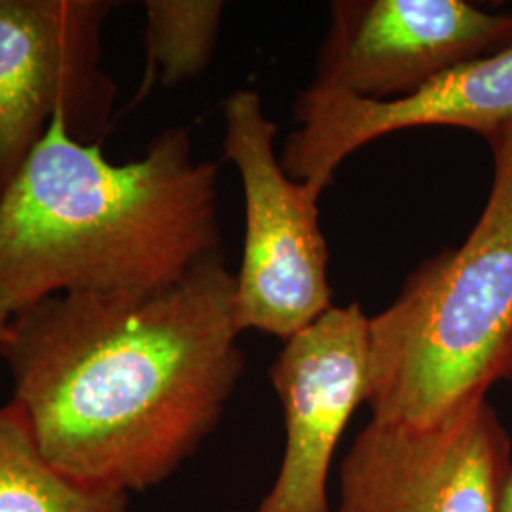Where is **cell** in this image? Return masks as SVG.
<instances>
[{
	"label": "cell",
	"mask_w": 512,
	"mask_h": 512,
	"mask_svg": "<svg viewBox=\"0 0 512 512\" xmlns=\"http://www.w3.org/2000/svg\"><path fill=\"white\" fill-rule=\"evenodd\" d=\"M224 251L143 294L50 296L8 321L0 357L40 454L131 494L173 475L219 425L245 368Z\"/></svg>",
	"instance_id": "cell-1"
},
{
	"label": "cell",
	"mask_w": 512,
	"mask_h": 512,
	"mask_svg": "<svg viewBox=\"0 0 512 512\" xmlns=\"http://www.w3.org/2000/svg\"><path fill=\"white\" fill-rule=\"evenodd\" d=\"M222 251L219 165L190 129L114 164L54 118L0 194V317L50 296L160 291Z\"/></svg>",
	"instance_id": "cell-2"
},
{
	"label": "cell",
	"mask_w": 512,
	"mask_h": 512,
	"mask_svg": "<svg viewBox=\"0 0 512 512\" xmlns=\"http://www.w3.org/2000/svg\"><path fill=\"white\" fill-rule=\"evenodd\" d=\"M484 139L494 181L475 228L427 258L370 317L374 421L433 427L512 382V122Z\"/></svg>",
	"instance_id": "cell-3"
},
{
	"label": "cell",
	"mask_w": 512,
	"mask_h": 512,
	"mask_svg": "<svg viewBox=\"0 0 512 512\" xmlns=\"http://www.w3.org/2000/svg\"><path fill=\"white\" fill-rule=\"evenodd\" d=\"M224 160L243 186L245 238L236 274V321L287 342L332 308L329 247L319 194L294 181L275 154L277 126L253 90L222 103Z\"/></svg>",
	"instance_id": "cell-4"
},
{
	"label": "cell",
	"mask_w": 512,
	"mask_h": 512,
	"mask_svg": "<svg viewBox=\"0 0 512 512\" xmlns=\"http://www.w3.org/2000/svg\"><path fill=\"white\" fill-rule=\"evenodd\" d=\"M112 0H0V194L54 118L103 145L118 88L103 69Z\"/></svg>",
	"instance_id": "cell-5"
},
{
	"label": "cell",
	"mask_w": 512,
	"mask_h": 512,
	"mask_svg": "<svg viewBox=\"0 0 512 512\" xmlns=\"http://www.w3.org/2000/svg\"><path fill=\"white\" fill-rule=\"evenodd\" d=\"M511 467L488 397L423 429L370 420L342 459L334 512H499Z\"/></svg>",
	"instance_id": "cell-6"
},
{
	"label": "cell",
	"mask_w": 512,
	"mask_h": 512,
	"mask_svg": "<svg viewBox=\"0 0 512 512\" xmlns=\"http://www.w3.org/2000/svg\"><path fill=\"white\" fill-rule=\"evenodd\" d=\"M511 46L512 10L465 0H336L310 86L387 101Z\"/></svg>",
	"instance_id": "cell-7"
},
{
	"label": "cell",
	"mask_w": 512,
	"mask_h": 512,
	"mask_svg": "<svg viewBox=\"0 0 512 512\" xmlns=\"http://www.w3.org/2000/svg\"><path fill=\"white\" fill-rule=\"evenodd\" d=\"M283 408L285 452L255 512H330V465L370 382V317L332 306L285 342L270 368Z\"/></svg>",
	"instance_id": "cell-8"
},
{
	"label": "cell",
	"mask_w": 512,
	"mask_h": 512,
	"mask_svg": "<svg viewBox=\"0 0 512 512\" xmlns=\"http://www.w3.org/2000/svg\"><path fill=\"white\" fill-rule=\"evenodd\" d=\"M294 122L298 128L285 141L281 165L291 179L323 194L351 154L385 135L442 126L486 137L507 126L512 122V46L387 101L308 86L296 99Z\"/></svg>",
	"instance_id": "cell-9"
},
{
	"label": "cell",
	"mask_w": 512,
	"mask_h": 512,
	"mask_svg": "<svg viewBox=\"0 0 512 512\" xmlns=\"http://www.w3.org/2000/svg\"><path fill=\"white\" fill-rule=\"evenodd\" d=\"M0 512H129V499L57 471L8 403L0 406Z\"/></svg>",
	"instance_id": "cell-10"
},
{
	"label": "cell",
	"mask_w": 512,
	"mask_h": 512,
	"mask_svg": "<svg viewBox=\"0 0 512 512\" xmlns=\"http://www.w3.org/2000/svg\"><path fill=\"white\" fill-rule=\"evenodd\" d=\"M224 2L220 0H147V67L133 105L143 101L156 78L175 88L209 67L219 40Z\"/></svg>",
	"instance_id": "cell-11"
},
{
	"label": "cell",
	"mask_w": 512,
	"mask_h": 512,
	"mask_svg": "<svg viewBox=\"0 0 512 512\" xmlns=\"http://www.w3.org/2000/svg\"><path fill=\"white\" fill-rule=\"evenodd\" d=\"M499 512H512V467L509 478H507V484H505V490H503Z\"/></svg>",
	"instance_id": "cell-12"
},
{
	"label": "cell",
	"mask_w": 512,
	"mask_h": 512,
	"mask_svg": "<svg viewBox=\"0 0 512 512\" xmlns=\"http://www.w3.org/2000/svg\"><path fill=\"white\" fill-rule=\"evenodd\" d=\"M6 330H8V321L0 317V342H2L4 336H6Z\"/></svg>",
	"instance_id": "cell-13"
}]
</instances>
